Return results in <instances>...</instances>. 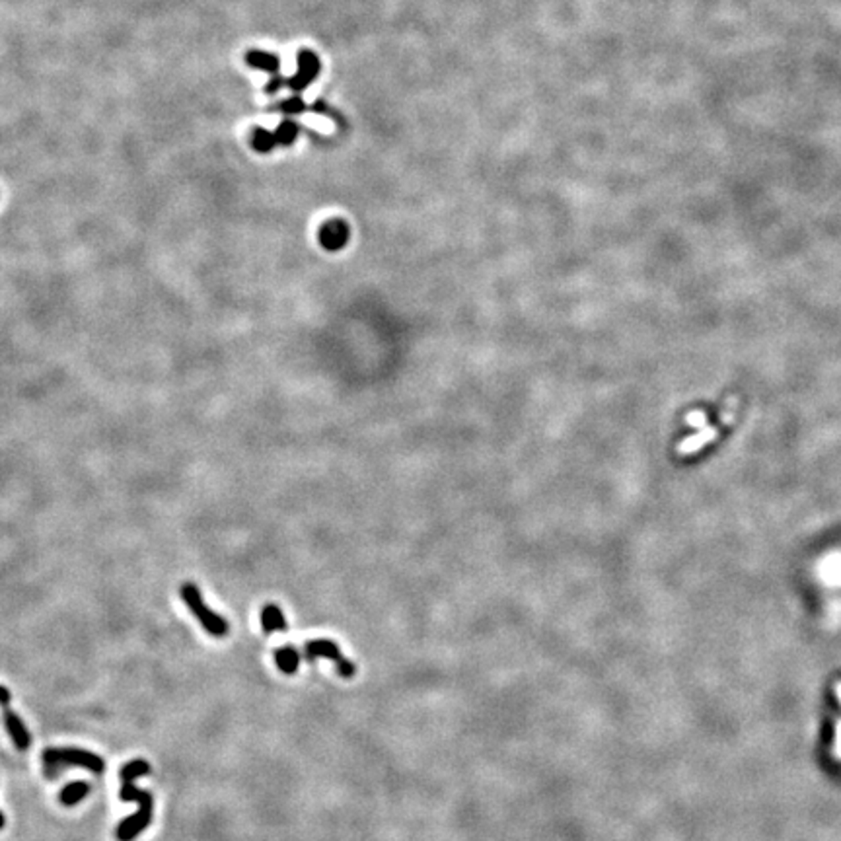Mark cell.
<instances>
[{
    "instance_id": "cell-1",
    "label": "cell",
    "mask_w": 841,
    "mask_h": 841,
    "mask_svg": "<svg viewBox=\"0 0 841 841\" xmlns=\"http://www.w3.org/2000/svg\"><path fill=\"white\" fill-rule=\"evenodd\" d=\"M119 799L125 802L132 801L139 804V810H137V814H132V816H129V818L121 820V824L117 826V831H115V835H117V840L119 841H132L135 838H137V835H141L142 831L150 826V820H153L154 799L148 790L139 789V787H135L132 783H123L121 792H119Z\"/></svg>"
},
{
    "instance_id": "cell-2",
    "label": "cell",
    "mask_w": 841,
    "mask_h": 841,
    "mask_svg": "<svg viewBox=\"0 0 841 841\" xmlns=\"http://www.w3.org/2000/svg\"><path fill=\"white\" fill-rule=\"evenodd\" d=\"M43 765L49 777H55V773L61 770L62 765L84 768L92 773H102L105 768V763L98 754L80 750V748H49L43 752Z\"/></svg>"
},
{
    "instance_id": "cell-3",
    "label": "cell",
    "mask_w": 841,
    "mask_h": 841,
    "mask_svg": "<svg viewBox=\"0 0 841 841\" xmlns=\"http://www.w3.org/2000/svg\"><path fill=\"white\" fill-rule=\"evenodd\" d=\"M180 594H182V600L185 602V606L191 609V614L199 619V623L203 625L207 633H211L213 637H224V635H228V621H226L223 616L214 614L213 609H209V606L205 604L203 596H201V590H199V588L191 584V582H185Z\"/></svg>"
},
{
    "instance_id": "cell-4",
    "label": "cell",
    "mask_w": 841,
    "mask_h": 841,
    "mask_svg": "<svg viewBox=\"0 0 841 841\" xmlns=\"http://www.w3.org/2000/svg\"><path fill=\"white\" fill-rule=\"evenodd\" d=\"M736 407H738L736 406V397L729 399V404H727L725 411H722V415H720L719 425L703 426V428H700V433H697V435L688 436L686 440H682V442L678 444L679 456H691V454H695V452L701 450L703 446H707L709 442H713V440L719 436L720 428L729 426L730 423L734 421V417H736Z\"/></svg>"
},
{
    "instance_id": "cell-5",
    "label": "cell",
    "mask_w": 841,
    "mask_h": 841,
    "mask_svg": "<svg viewBox=\"0 0 841 841\" xmlns=\"http://www.w3.org/2000/svg\"><path fill=\"white\" fill-rule=\"evenodd\" d=\"M306 660H315V659H327L331 660L335 664V670H337V674L339 676H343V678H353L355 676V664L351 662L349 659H345L343 654H341V650H339V647L335 645L333 641H329V639H315V641H310V643H306L304 645V654H302Z\"/></svg>"
},
{
    "instance_id": "cell-6",
    "label": "cell",
    "mask_w": 841,
    "mask_h": 841,
    "mask_svg": "<svg viewBox=\"0 0 841 841\" xmlns=\"http://www.w3.org/2000/svg\"><path fill=\"white\" fill-rule=\"evenodd\" d=\"M349 242V224L341 218H333L322 224L320 228V243L327 252H339Z\"/></svg>"
},
{
    "instance_id": "cell-7",
    "label": "cell",
    "mask_w": 841,
    "mask_h": 841,
    "mask_svg": "<svg viewBox=\"0 0 841 841\" xmlns=\"http://www.w3.org/2000/svg\"><path fill=\"white\" fill-rule=\"evenodd\" d=\"M318 71H320V62H318V57L314 53L300 51L298 53V72L291 78L288 86L294 92H302L310 82L314 80Z\"/></svg>"
},
{
    "instance_id": "cell-8",
    "label": "cell",
    "mask_w": 841,
    "mask_h": 841,
    "mask_svg": "<svg viewBox=\"0 0 841 841\" xmlns=\"http://www.w3.org/2000/svg\"><path fill=\"white\" fill-rule=\"evenodd\" d=\"M4 727H6V730H8V734H10L12 742L16 744V748L18 750H28L31 744V736L30 732H28V729H26V725L21 722V719L14 713V711H4Z\"/></svg>"
},
{
    "instance_id": "cell-9",
    "label": "cell",
    "mask_w": 841,
    "mask_h": 841,
    "mask_svg": "<svg viewBox=\"0 0 841 841\" xmlns=\"http://www.w3.org/2000/svg\"><path fill=\"white\" fill-rule=\"evenodd\" d=\"M300 660H302V654L294 649V647H291V645L275 650V662H277V666H279V670H281L283 674H288V676H291V674H296V672H298V666H300Z\"/></svg>"
},
{
    "instance_id": "cell-10",
    "label": "cell",
    "mask_w": 841,
    "mask_h": 841,
    "mask_svg": "<svg viewBox=\"0 0 841 841\" xmlns=\"http://www.w3.org/2000/svg\"><path fill=\"white\" fill-rule=\"evenodd\" d=\"M261 627L265 633H275V631H286V619H284L283 609L275 604H267L261 609Z\"/></svg>"
},
{
    "instance_id": "cell-11",
    "label": "cell",
    "mask_w": 841,
    "mask_h": 841,
    "mask_svg": "<svg viewBox=\"0 0 841 841\" xmlns=\"http://www.w3.org/2000/svg\"><path fill=\"white\" fill-rule=\"evenodd\" d=\"M245 62H248L250 67H254V69L271 72V74H277L279 67H281V62H279V59H277L275 55L263 51H250L245 55Z\"/></svg>"
},
{
    "instance_id": "cell-12",
    "label": "cell",
    "mask_w": 841,
    "mask_h": 841,
    "mask_svg": "<svg viewBox=\"0 0 841 841\" xmlns=\"http://www.w3.org/2000/svg\"><path fill=\"white\" fill-rule=\"evenodd\" d=\"M88 792H90V785L84 783V781H76V783H71V785H67V787L61 790L59 801H61V804H64V806H74V804L84 801Z\"/></svg>"
},
{
    "instance_id": "cell-13",
    "label": "cell",
    "mask_w": 841,
    "mask_h": 841,
    "mask_svg": "<svg viewBox=\"0 0 841 841\" xmlns=\"http://www.w3.org/2000/svg\"><path fill=\"white\" fill-rule=\"evenodd\" d=\"M150 773V763L146 760H132L129 763H125L119 771L121 783H132L135 779H139L142 775Z\"/></svg>"
},
{
    "instance_id": "cell-14",
    "label": "cell",
    "mask_w": 841,
    "mask_h": 841,
    "mask_svg": "<svg viewBox=\"0 0 841 841\" xmlns=\"http://www.w3.org/2000/svg\"><path fill=\"white\" fill-rule=\"evenodd\" d=\"M277 144L273 132L265 131V129H255L254 131V146L259 153H269Z\"/></svg>"
},
{
    "instance_id": "cell-15",
    "label": "cell",
    "mask_w": 841,
    "mask_h": 841,
    "mask_svg": "<svg viewBox=\"0 0 841 841\" xmlns=\"http://www.w3.org/2000/svg\"><path fill=\"white\" fill-rule=\"evenodd\" d=\"M296 135H298V127H296L294 123L284 121L283 125L279 127V131L275 132V139H277V142H281V144H291V142L296 139Z\"/></svg>"
},
{
    "instance_id": "cell-16",
    "label": "cell",
    "mask_w": 841,
    "mask_h": 841,
    "mask_svg": "<svg viewBox=\"0 0 841 841\" xmlns=\"http://www.w3.org/2000/svg\"><path fill=\"white\" fill-rule=\"evenodd\" d=\"M686 421H688L689 426L703 428L705 423H707V413H703V411H693V413H689V415L686 417Z\"/></svg>"
},
{
    "instance_id": "cell-17",
    "label": "cell",
    "mask_w": 841,
    "mask_h": 841,
    "mask_svg": "<svg viewBox=\"0 0 841 841\" xmlns=\"http://www.w3.org/2000/svg\"><path fill=\"white\" fill-rule=\"evenodd\" d=\"M281 110L286 113H298L304 110V103H302L300 98H293V100H286V102L281 103Z\"/></svg>"
},
{
    "instance_id": "cell-18",
    "label": "cell",
    "mask_w": 841,
    "mask_h": 841,
    "mask_svg": "<svg viewBox=\"0 0 841 841\" xmlns=\"http://www.w3.org/2000/svg\"><path fill=\"white\" fill-rule=\"evenodd\" d=\"M833 754L841 760V719L835 722V742H833Z\"/></svg>"
},
{
    "instance_id": "cell-19",
    "label": "cell",
    "mask_w": 841,
    "mask_h": 841,
    "mask_svg": "<svg viewBox=\"0 0 841 841\" xmlns=\"http://www.w3.org/2000/svg\"><path fill=\"white\" fill-rule=\"evenodd\" d=\"M281 86H283V80H281V78H279V76H275L273 80H271V82H269V84H267V92H269V94H273V92H277V90H279V88H281Z\"/></svg>"
},
{
    "instance_id": "cell-20",
    "label": "cell",
    "mask_w": 841,
    "mask_h": 841,
    "mask_svg": "<svg viewBox=\"0 0 841 841\" xmlns=\"http://www.w3.org/2000/svg\"><path fill=\"white\" fill-rule=\"evenodd\" d=\"M10 703V691L0 686V705H8Z\"/></svg>"
},
{
    "instance_id": "cell-21",
    "label": "cell",
    "mask_w": 841,
    "mask_h": 841,
    "mask_svg": "<svg viewBox=\"0 0 841 841\" xmlns=\"http://www.w3.org/2000/svg\"><path fill=\"white\" fill-rule=\"evenodd\" d=\"M833 691H835V697H838V701H840V705H841V679H840V682H835V686H833Z\"/></svg>"
},
{
    "instance_id": "cell-22",
    "label": "cell",
    "mask_w": 841,
    "mask_h": 841,
    "mask_svg": "<svg viewBox=\"0 0 841 841\" xmlns=\"http://www.w3.org/2000/svg\"><path fill=\"white\" fill-rule=\"evenodd\" d=\"M4 824H6V818H4V814L0 812V830L4 828Z\"/></svg>"
}]
</instances>
